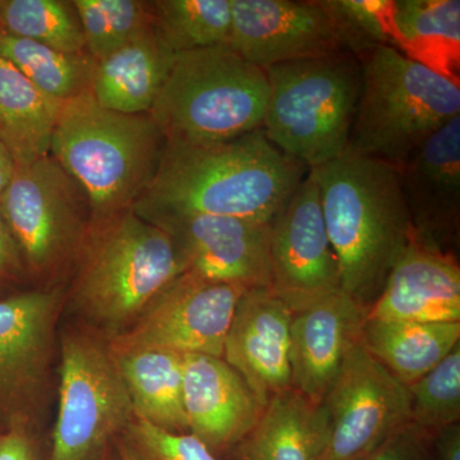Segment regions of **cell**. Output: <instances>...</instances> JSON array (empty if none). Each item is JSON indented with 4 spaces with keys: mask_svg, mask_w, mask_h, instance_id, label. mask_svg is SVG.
I'll return each instance as SVG.
<instances>
[{
    "mask_svg": "<svg viewBox=\"0 0 460 460\" xmlns=\"http://www.w3.org/2000/svg\"><path fill=\"white\" fill-rule=\"evenodd\" d=\"M248 288L184 271L147 305L135 323L109 339L114 356L145 349L224 356L239 298Z\"/></svg>",
    "mask_w": 460,
    "mask_h": 460,
    "instance_id": "11",
    "label": "cell"
},
{
    "mask_svg": "<svg viewBox=\"0 0 460 460\" xmlns=\"http://www.w3.org/2000/svg\"><path fill=\"white\" fill-rule=\"evenodd\" d=\"M16 164L7 146L0 141V196L12 180Z\"/></svg>",
    "mask_w": 460,
    "mask_h": 460,
    "instance_id": "38",
    "label": "cell"
},
{
    "mask_svg": "<svg viewBox=\"0 0 460 460\" xmlns=\"http://www.w3.org/2000/svg\"><path fill=\"white\" fill-rule=\"evenodd\" d=\"M434 449L436 460H460V423L435 434Z\"/></svg>",
    "mask_w": 460,
    "mask_h": 460,
    "instance_id": "37",
    "label": "cell"
},
{
    "mask_svg": "<svg viewBox=\"0 0 460 460\" xmlns=\"http://www.w3.org/2000/svg\"><path fill=\"white\" fill-rule=\"evenodd\" d=\"M228 45L262 69L348 53L329 0H232Z\"/></svg>",
    "mask_w": 460,
    "mask_h": 460,
    "instance_id": "13",
    "label": "cell"
},
{
    "mask_svg": "<svg viewBox=\"0 0 460 460\" xmlns=\"http://www.w3.org/2000/svg\"><path fill=\"white\" fill-rule=\"evenodd\" d=\"M175 56L153 23L137 38L96 62L90 93L100 105L118 113H150Z\"/></svg>",
    "mask_w": 460,
    "mask_h": 460,
    "instance_id": "21",
    "label": "cell"
},
{
    "mask_svg": "<svg viewBox=\"0 0 460 460\" xmlns=\"http://www.w3.org/2000/svg\"><path fill=\"white\" fill-rule=\"evenodd\" d=\"M0 56L9 60L42 95L66 104L91 89L96 60L89 51L68 54L0 32Z\"/></svg>",
    "mask_w": 460,
    "mask_h": 460,
    "instance_id": "27",
    "label": "cell"
},
{
    "mask_svg": "<svg viewBox=\"0 0 460 460\" xmlns=\"http://www.w3.org/2000/svg\"><path fill=\"white\" fill-rule=\"evenodd\" d=\"M359 60L361 93L347 150L398 169L459 117V84L392 45Z\"/></svg>",
    "mask_w": 460,
    "mask_h": 460,
    "instance_id": "5",
    "label": "cell"
},
{
    "mask_svg": "<svg viewBox=\"0 0 460 460\" xmlns=\"http://www.w3.org/2000/svg\"><path fill=\"white\" fill-rule=\"evenodd\" d=\"M362 343L393 376L410 386L460 343V323L367 319Z\"/></svg>",
    "mask_w": 460,
    "mask_h": 460,
    "instance_id": "23",
    "label": "cell"
},
{
    "mask_svg": "<svg viewBox=\"0 0 460 460\" xmlns=\"http://www.w3.org/2000/svg\"><path fill=\"white\" fill-rule=\"evenodd\" d=\"M2 31L27 39L62 53L87 51L74 2L65 0H3Z\"/></svg>",
    "mask_w": 460,
    "mask_h": 460,
    "instance_id": "29",
    "label": "cell"
},
{
    "mask_svg": "<svg viewBox=\"0 0 460 460\" xmlns=\"http://www.w3.org/2000/svg\"><path fill=\"white\" fill-rule=\"evenodd\" d=\"M99 460H119V456H118L117 450H115L114 444L111 445V447L104 453V456H102Z\"/></svg>",
    "mask_w": 460,
    "mask_h": 460,
    "instance_id": "40",
    "label": "cell"
},
{
    "mask_svg": "<svg viewBox=\"0 0 460 460\" xmlns=\"http://www.w3.org/2000/svg\"><path fill=\"white\" fill-rule=\"evenodd\" d=\"M164 145L150 114L118 113L87 91L62 105L49 154L83 187L96 226L132 210L155 177Z\"/></svg>",
    "mask_w": 460,
    "mask_h": 460,
    "instance_id": "3",
    "label": "cell"
},
{
    "mask_svg": "<svg viewBox=\"0 0 460 460\" xmlns=\"http://www.w3.org/2000/svg\"><path fill=\"white\" fill-rule=\"evenodd\" d=\"M63 293L58 288L0 298V402L23 413L44 392Z\"/></svg>",
    "mask_w": 460,
    "mask_h": 460,
    "instance_id": "15",
    "label": "cell"
},
{
    "mask_svg": "<svg viewBox=\"0 0 460 460\" xmlns=\"http://www.w3.org/2000/svg\"><path fill=\"white\" fill-rule=\"evenodd\" d=\"M27 275L51 283L77 266L93 228L89 198L53 156L16 165L0 196Z\"/></svg>",
    "mask_w": 460,
    "mask_h": 460,
    "instance_id": "8",
    "label": "cell"
},
{
    "mask_svg": "<svg viewBox=\"0 0 460 460\" xmlns=\"http://www.w3.org/2000/svg\"><path fill=\"white\" fill-rule=\"evenodd\" d=\"M262 129L281 153L305 168L343 155L361 93V60L350 53L265 69Z\"/></svg>",
    "mask_w": 460,
    "mask_h": 460,
    "instance_id": "6",
    "label": "cell"
},
{
    "mask_svg": "<svg viewBox=\"0 0 460 460\" xmlns=\"http://www.w3.org/2000/svg\"><path fill=\"white\" fill-rule=\"evenodd\" d=\"M326 438L319 460H363L410 423L408 386L361 341L345 357L323 402Z\"/></svg>",
    "mask_w": 460,
    "mask_h": 460,
    "instance_id": "10",
    "label": "cell"
},
{
    "mask_svg": "<svg viewBox=\"0 0 460 460\" xmlns=\"http://www.w3.org/2000/svg\"><path fill=\"white\" fill-rule=\"evenodd\" d=\"M325 438L323 405L289 389L265 405L235 452L238 460H319Z\"/></svg>",
    "mask_w": 460,
    "mask_h": 460,
    "instance_id": "22",
    "label": "cell"
},
{
    "mask_svg": "<svg viewBox=\"0 0 460 460\" xmlns=\"http://www.w3.org/2000/svg\"><path fill=\"white\" fill-rule=\"evenodd\" d=\"M183 408L189 434L217 456L235 449L263 410L226 359L206 354H184Z\"/></svg>",
    "mask_w": 460,
    "mask_h": 460,
    "instance_id": "19",
    "label": "cell"
},
{
    "mask_svg": "<svg viewBox=\"0 0 460 460\" xmlns=\"http://www.w3.org/2000/svg\"><path fill=\"white\" fill-rule=\"evenodd\" d=\"M2 2L3 0H0V32L2 31Z\"/></svg>",
    "mask_w": 460,
    "mask_h": 460,
    "instance_id": "41",
    "label": "cell"
},
{
    "mask_svg": "<svg viewBox=\"0 0 460 460\" xmlns=\"http://www.w3.org/2000/svg\"><path fill=\"white\" fill-rule=\"evenodd\" d=\"M363 460H436L434 436L407 423Z\"/></svg>",
    "mask_w": 460,
    "mask_h": 460,
    "instance_id": "34",
    "label": "cell"
},
{
    "mask_svg": "<svg viewBox=\"0 0 460 460\" xmlns=\"http://www.w3.org/2000/svg\"><path fill=\"white\" fill-rule=\"evenodd\" d=\"M123 436L145 460H219L195 436L164 431L140 417L135 416Z\"/></svg>",
    "mask_w": 460,
    "mask_h": 460,
    "instance_id": "32",
    "label": "cell"
},
{
    "mask_svg": "<svg viewBox=\"0 0 460 460\" xmlns=\"http://www.w3.org/2000/svg\"><path fill=\"white\" fill-rule=\"evenodd\" d=\"M136 417L172 434H189L183 408L184 354L164 349L115 356Z\"/></svg>",
    "mask_w": 460,
    "mask_h": 460,
    "instance_id": "24",
    "label": "cell"
},
{
    "mask_svg": "<svg viewBox=\"0 0 460 460\" xmlns=\"http://www.w3.org/2000/svg\"><path fill=\"white\" fill-rule=\"evenodd\" d=\"M348 53L361 58L383 45L396 48L390 4L376 0H329Z\"/></svg>",
    "mask_w": 460,
    "mask_h": 460,
    "instance_id": "31",
    "label": "cell"
},
{
    "mask_svg": "<svg viewBox=\"0 0 460 460\" xmlns=\"http://www.w3.org/2000/svg\"><path fill=\"white\" fill-rule=\"evenodd\" d=\"M0 460H42L26 423L12 422L8 432L0 435Z\"/></svg>",
    "mask_w": 460,
    "mask_h": 460,
    "instance_id": "36",
    "label": "cell"
},
{
    "mask_svg": "<svg viewBox=\"0 0 460 460\" xmlns=\"http://www.w3.org/2000/svg\"><path fill=\"white\" fill-rule=\"evenodd\" d=\"M368 320L460 323V268L450 253L411 235L387 275Z\"/></svg>",
    "mask_w": 460,
    "mask_h": 460,
    "instance_id": "20",
    "label": "cell"
},
{
    "mask_svg": "<svg viewBox=\"0 0 460 460\" xmlns=\"http://www.w3.org/2000/svg\"><path fill=\"white\" fill-rule=\"evenodd\" d=\"M268 91L265 69L228 44L184 51L148 114L165 140L226 141L262 128Z\"/></svg>",
    "mask_w": 460,
    "mask_h": 460,
    "instance_id": "7",
    "label": "cell"
},
{
    "mask_svg": "<svg viewBox=\"0 0 460 460\" xmlns=\"http://www.w3.org/2000/svg\"><path fill=\"white\" fill-rule=\"evenodd\" d=\"M310 171L341 290L370 308L413 235L398 169L347 150Z\"/></svg>",
    "mask_w": 460,
    "mask_h": 460,
    "instance_id": "2",
    "label": "cell"
},
{
    "mask_svg": "<svg viewBox=\"0 0 460 460\" xmlns=\"http://www.w3.org/2000/svg\"><path fill=\"white\" fill-rule=\"evenodd\" d=\"M368 308L343 290L304 310L290 323L292 389L321 404L334 384L345 357L362 339Z\"/></svg>",
    "mask_w": 460,
    "mask_h": 460,
    "instance_id": "18",
    "label": "cell"
},
{
    "mask_svg": "<svg viewBox=\"0 0 460 460\" xmlns=\"http://www.w3.org/2000/svg\"><path fill=\"white\" fill-rule=\"evenodd\" d=\"M390 16L396 48L454 80L459 66V0H396L390 4Z\"/></svg>",
    "mask_w": 460,
    "mask_h": 460,
    "instance_id": "26",
    "label": "cell"
},
{
    "mask_svg": "<svg viewBox=\"0 0 460 460\" xmlns=\"http://www.w3.org/2000/svg\"><path fill=\"white\" fill-rule=\"evenodd\" d=\"M145 220L171 237L187 270L246 288L271 287V222L206 214Z\"/></svg>",
    "mask_w": 460,
    "mask_h": 460,
    "instance_id": "14",
    "label": "cell"
},
{
    "mask_svg": "<svg viewBox=\"0 0 460 460\" xmlns=\"http://www.w3.org/2000/svg\"><path fill=\"white\" fill-rule=\"evenodd\" d=\"M58 405L47 460H99L135 419L117 358L98 335H63Z\"/></svg>",
    "mask_w": 460,
    "mask_h": 460,
    "instance_id": "9",
    "label": "cell"
},
{
    "mask_svg": "<svg viewBox=\"0 0 460 460\" xmlns=\"http://www.w3.org/2000/svg\"><path fill=\"white\" fill-rule=\"evenodd\" d=\"M99 2L107 21L111 53L153 26V11H151L150 2H142V0H99Z\"/></svg>",
    "mask_w": 460,
    "mask_h": 460,
    "instance_id": "33",
    "label": "cell"
},
{
    "mask_svg": "<svg viewBox=\"0 0 460 460\" xmlns=\"http://www.w3.org/2000/svg\"><path fill=\"white\" fill-rule=\"evenodd\" d=\"M293 313L270 288H248L230 323L224 356L260 404L292 389L290 323Z\"/></svg>",
    "mask_w": 460,
    "mask_h": 460,
    "instance_id": "17",
    "label": "cell"
},
{
    "mask_svg": "<svg viewBox=\"0 0 460 460\" xmlns=\"http://www.w3.org/2000/svg\"><path fill=\"white\" fill-rule=\"evenodd\" d=\"M307 172L262 128L208 144L165 140L155 177L132 211L142 219L206 214L271 222Z\"/></svg>",
    "mask_w": 460,
    "mask_h": 460,
    "instance_id": "1",
    "label": "cell"
},
{
    "mask_svg": "<svg viewBox=\"0 0 460 460\" xmlns=\"http://www.w3.org/2000/svg\"><path fill=\"white\" fill-rule=\"evenodd\" d=\"M26 275L20 248L0 215V290L20 283Z\"/></svg>",
    "mask_w": 460,
    "mask_h": 460,
    "instance_id": "35",
    "label": "cell"
},
{
    "mask_svg": "<svg viewBox=\"0 0 460 460\" xmlns=\"http://www.w3.org/2000/svg\"><path fill=\"white\" fill-rule=\"evenodd\" d=\"M114 447L119 460H145L123 435L114 441Z\"/></svg>",
    "mask_w": 460,
    "mask_h": 460,
    "instance_id": "39",
    "label": "cell"
},
{
    "mask_svg": "<svg viewBox=\"0 0 460 460\" xmlns=\"http://www.w3.org/2000/svg\"><path fill=\"white\" fill-rule=\"evenodd\" d=\"M154 26L175 54L228 44L232 0H156Z\"/></svg>",
    "mask_w": 460,
    "mask_h": 460,
    "instance_id": "28",
    "label": "cell"
},
{
    "mask_svg": "<svg viewBox=\"0 0 460 460\" xmlns=\"http://www.w3.org/2000/svg\"><path fill=\"white\" fill-rule=\"evenodd\" d=\"M60 102L42 95L4 57L0 56V141L14 164L49 155Z\"/></svg>",
    "mask_w": 460,
    "mask_h": 460,
    "instance_id": "25",
    "label": "cell"
},
{
    "mask_svg": "<svg viewBox=\"0 0 460 460\" xmlns=\"http://www.w3.org/2000/svg\"><path fill=\"white\" fill-rule=\"evenodd\" d=\"M398 172L413 237L456 256L460 226V115L429 136Z\"/></svg>",
    "mask_w": 460,
    "mask_h": 460,
    "instance_id": "16",
    "label": "cell"
},
{
    "mask_svg": "<svg viewBox=\"0 0 460 460\" xmlns=\"http://www.w3.org/2000/svg\"><path fill=\"white\" fill-rule=\"evenodd\" d=\"M410 422L434 436L460 420V343L452 352L408 386Z\"/></svg>",
    "mask_w": 460,
    "mask_h": 460,
    "instance_id": "30",
    "label": "cell"
},
{
    "mask_svg": "<svg viewBox=\"0 0 460 460\" xmlns=\"http://www.w3.org/2000/svg\"><path fill=\"white\" fill-rule=\"evenodd\" d=\"M187 271L171 237L133 211L91 228L72 281L75 311L118 337Z\"/></svg>",
    "mask_w": 460,
    "mask_h": 460,
    "instance_id": "4",
    "label": "cell"
},
{
    "mask_svg": "<svg viewBox=\"0 0 460 460\" xmlns=\"http://www.w3.org/2000/svg\"><path fill=\"white\" fill-rule=\"evenodd\" d=\"M270 260V289L292 313L341 290L319 186L310 169L271 220Z\"/></svg>",
    "mask_w": 460,
    "mask_h": 460,
    "instance_id": "12",
    "label": "cell"
}]
</instances>
